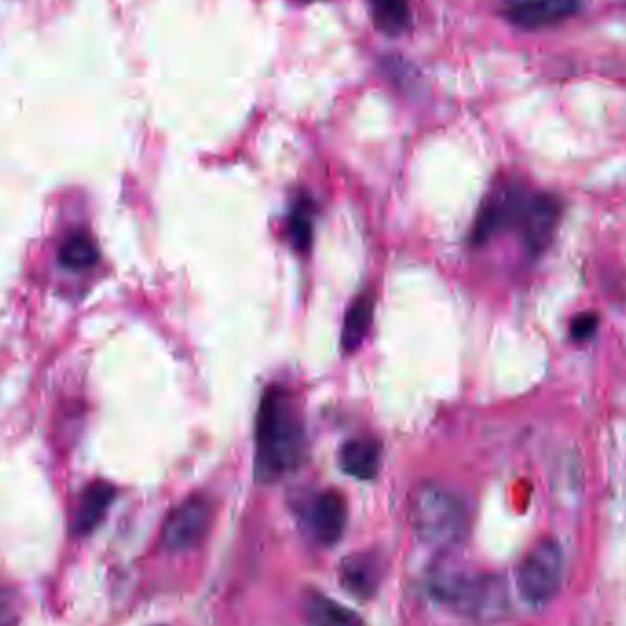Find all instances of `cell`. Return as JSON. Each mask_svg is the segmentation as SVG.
<instances>
[{
	"label": "cell",
	"mask_w": 626,
	"mask_h": 626,
	"mask_svg": "<svg viewBox=\"0 0 626 626\" xmlns=\"http://www.w3.org/2000/svg\"><path fill=\"white\" fill-rule=\"evenodd\" d=\"M255 474L275 482L296 469L304 447L301 418L286 388L274 385L264 393L255 423Z\"/></svg>",
	"instance_id": "obj_1"
},
{
	"label": "cell",
	"mask_w": 626,
	"mask_h": 626,
	"mask_svg": "<svg viewBox=\"0 0 626 626\" xmlns=\"http://www.w3.org/2000/svg\"><path fill=\"white\" fill-rule=\"evenodd\" d=\"M409 520L418 539L431 546H456L469 531V515L464 502L453 491L434 482L416 487L409 501Z\"/></svg>",
	"instance_id": "obj_2"
},
{
	"label": "cell",
	"mask_w": 626,
	"mask_h": 626,
	"mask_svg": "<svg viewBox=\"0 0 626 626\" xmlns=\"http://www.w3.org/2000/svg\"><path fill=\"white\" fill-rule=\"evenodd\" d=\"M433 593L479 619H496L507 610L506 587L496 576H469L445 569L434 576Z\"/></svg>",
	"instance_id": "obj_3"
},
{
	"label": "cell",
	"mask_w": 626,
	"mask_h": 626,
	"mask_svg": "<svg viewBox=\"0 0 626 626\" xmlns=\"http://www.w3.org/2000/svg\"><path fill=\"white\" fill-rule=\"evenodd\" d=\"M564 557L561 544L542 539L526 553L518 564L517 587L520 595L531 604H544L557 595L563 585Z\"/></svg>",
	"instance_id": "obj_4"
},
{
	"label": "cell",
	"mask_w": 626,
	"mask_h": 626,
	"mask_svg": "<svg viewBox=\"0 0 626 626\" xmlns=\"http://www.w3.org/2000/svg\"><path fill=\"white\" fill-rule=\"evenodd\" d=\"M561 215H563V205L557 196L530 191L522 213L518 217L517 228H515L530 255H542L550 248L552 240L555 239Z\"/></svg>",
	"instance_id": "obj_5"
},
{
	"label": "cell",
	"mask_w": 626,
	"mask_h": 626,
	"mask_svg": "<svg viewBox=\"0 0 626 626\" xmlns=\"http://www.w3.org/2000/svg\"><path fill=\"white\" fill-rule=\"evenodd\" d=\"M212 525V506L204 496H191L174 507L161 528V542L169 552L194 550L204 541Z\"/></svg>",
	"instance_id": "obj_6"
},
{
	"label": "cell",
	"mask_w": 626,
	"mask_h": 626,
	"mask_svg": "<svg viewBox=\"0 0 626 626\" xmlns=\"http://www.w3.org/2000/svg\"><path fill=\"white\" fill-rule=\"evenodd\" d=\"M528 193L530 189L520 183H506L496 189L495 193L485 200L474 222L471 234L474 244H484L504 229H515Z\"/></svg>",
	"instance_id": "obj_7"
},
{
	"label": "cell",
	"mask_w": 626,
	"mask_h": 626,
	"mask_svg": "<svg viewBox=\"0 0 626 626\" xmlns=\"http://www.w3.org/2000/svg\"><path fill=\"white\" fill-rule=\"evenodd\" d=\"M581 10V0H506L502 17L522 29H541L563 23Z\"/></svg>",
	"instance_id": "obj_8"
},
{
	"label": "cell",
	"mask_w": 626,
	"mask_h": 626,
	"mask_svg": "<svg viewBox=\"0 0 626 626\" xmlns=\"http://www.w3.org/2000/svg\"><path fill=\"white\" fill-rule=\"evenodd\" d=\"M347 502L337 491H325L317 495L310 509V528L317 542L334 546L347 528Z\"/></svg>",
	"instance_id": "obj_9"
},
{
	"label": "cell",
	"mask_w": 626,
	"mask_h": 626,
	"mask_svg": "<svg viewBox=\"0 0 626 626\" xmlns=\"http://www.w3.org/2000/svg\"><path fill=\"white\" fill-rule=\"evenodd\" d=\"M115 498L116 490L107 482H94L88 485L75 511L74 525H72L75 535L86 537L91 535L92 531H96Z\"/></svg>",
	"instance_id": "obj_10"
},
{
	"label": "cell",
	"mask_w": 626,
	"mask_h": 626,
	"mask_svg": "<svg viewBox=\"0 0 626 626\" xmlns=\"http://www.w3.org/2000/svg\"><path fill=\"white\" fill-rule=\"evenodd\" d=\"M341 469L348 477L372 480L382 466V445L372 438L348 440L341 447Z\"/></svg>",
	"instance_id": "obj_11"
},
{
	"label": "cell",
	"mask_w": 626,
	"mask_h": 626,
	"mask_svg": "<svg viewBox=\"0 0 626 626\" xmlns=\"http://www.w3.org/2000/svg\"><path fill=\"white\" fill-rule=\"evenodd\" d=\"M380 577L382 566L372 555H352L341 564L342 587L359 599H369L376 593Z\"/></svg>",
	"instance_id": "obj_12"
},
{
	"label": "cell",
	"mask_w": 626,
	"mask_h": 626,
	"mask_svg": "<svg viewBox=\"0 0 626 626\" xmlns=\"http://www.w3.org/2000/svg\"><path fill=\"white\" fill-rule=\"evenodd\" d=\"M372 320H374V299L366 293L356 297L342 323L341 347L345 352L352 353L361 347V342L371 330Z\"/></svg>",
	"instance_id": "obj_13"
},
{
	"label": "cell",
	"mask_w": 626,
	"mask_h": 626,
	"mask_svg": "<svg viewBox=\"0 0 626 626\" xmlns=\"http://www.w3.org/2000/svg\"><path fill=\"white\" fill-rule=\"evenodd\" d=\"M306 615L313 626H363L356 612L317 592L306 598Z\"/></svg>",
	"instance_id": "obj_14"
},
{
	"label": "cell",
	"mask_w": 626,
	"mask_h": 626,
	"mask_svg": "<svg viewBox=\"0 0 626 626\" xmlns=\"http://www.w3.org/2000/svg\"><path fill=\"white\" fill-rule=\"evenodd\" d=\"M372 21L388 37H399L409 28V0H371Z\"/></svg>",
	"instance_id": "obj_15"
},
{
	"label": "cell",
	"mask_w": 626,
	"mask_h": 626,
	"mask_svg": "<svg viewBox=\"0 0 626 626\" xmlns=\"http://www.w3.org/2000/svg\"><path fill=\"white\" fill-rule=\"evenodd\" d=\"M61 264L70 269H88L97 263V248L88 234H70L59 250Z\"/></svg>",
	"instance_id": "obj_16"
},
{
	"label": "cell",
	"mask_w": 626,
	"mask_h": 626,
	"mask_svg": "<svg viewBox=\"0 0 626 626\" xmlns=\"http://www.w3.org/2000/svg\"><path fill=\"white\" fill-rule=\"evenodd\" d=\"M288 239L297 251H308L313 240V205L310 200L299 198L288 220Z\"/></svg>",
	"instance_id": "obj_17"
},
{
	"label": "cell",
	"mask_w": 626,
	"mask_h": 626,
	"mask_svg": "<svg viewBox=\"0 0 626 626\" xmlns=\"http://www.w3.org/2000/svg\"><path fill=\"white\" fill-rule=\"evenodd\" d=\"M599 317L593 312H582L569 323V336L576 342L588 341L598 332Z\"/></svg>",
	"instance_id": "obj_18"
},
{
	"label": "cell",
	"mask_w": 626,
	"mask_h": 626,
	"mask_svg": "<svg viewBox=\"0 0 626 626\" xmlns=\"http://www.w3.org/2000/svg\"><path fill=\"white\" fill-rule=\"evenodd\" d=\"M13 617H15L13 599L0 588V626H13Z\"/></svg>",
	"instance_id": "obj_19"
},
{
	"label": "cell",
	"mask_w": 626,
	"mask_h": 626,
	"mask_svg": "<svg viewBox=\"0 0 626 626\" xmlns=\"http://www.w3.org/2000/svg\"><path fill=\"white\" fill-rule=\"evenodd\" d=\"M299 2H315V0H299Z\"/></svg>",
	"instance_id": "obj_20"
}]
</instances>
